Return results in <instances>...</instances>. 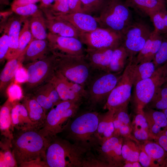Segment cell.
<instances>
[{
  "mask_svg": "<svg viewBox=\"0 0 167 167\" xmlns=\"http://www.w3.org/2000/svg\"><path fill=\"white\" fill-rule=\"evenodd\" d=\"M99 113L88 110L77 113L62 132L66 139L88 151H93L101 144L97 135Z\"/></svg>",
  "mask_w": 167,
  "mask_h": 167,
  "instance_id": "6da1fadb",
  "label": "cell"
},
{
  "mask_svg": "<svg viewBox=\"0 0 167 167\" xmlns=\"http://www.w3.org/2000/svg\"><path fill=\"white\" fill-rule=\"evenodd\" d=\"M89 151L56 135L49 138L44 161L49 167H84Z\"/></svg>",
  "mask_w": 167,
  "mask_h": 167,
  "instance_id": "7a4b0ae2",
  "label": "cell"
},
{
  "mask_svg": "<svg viewBox=\"0 0 167 167\" xmlns=\"http://www.w3.org/2000/svg\"><path fill=\"white\" fill-rule=\"evenodd\" d=\"M49 141L37 129H15L12 149L18 166L39 158L44 161Z\"/></svg>",
  "mask_w": 167,
  "mask_h": 167,
  "instance_id": "3957f363",
  "label": "cell"
},
{
  "mask_svg": "<svg viewBox=\"0 0 167 167\" xmlns=\"http://www.w3.org/2000/svg\"><path fill=\"white\" fill-rule=\"evenodd\" d=\"M107 71L96 72L86 87L87 95L84 101L90 111L103 107L121 75Z\"/></svg>",
  "mask_w": 167,
  "mask_h": 167,
  "instance_id": "277c9868",
  "label": "cell"
},
{
  "mask_svg": "<svg viewBox=\"0 0 167 167\" xmlns=\"http://www.w3.org/2000/svg\"><path fill=\"white\" fill-rule=\"evenodd\" d=\"M82 103L73 100L61 101L47 113L44 124L39 130L40 132L49 139L62 132L77 114Z\"/></svg>",
  "mask_w": 167,
  "mask_h": 167,
  "instance_id": "5b68a950",
  "label": "cell"
},
{
  "mask_svg": "<svg viewBox=\"0 0 167 167\" xmlns=\"http://www.w3.org/2000/svg\"><path fill=\"white\" fill-rule=\"evenodd\" d=\"M94 17L99 27L122 35L133 22L130 8L123 0H108L98 16Z\"/></svg>",
  "mask_w": 167,
  "mask_h": 167,
  "instance_id": "8992f818",
  "label": "cell"
},
{
  "mask_svg": "<svg viewBox=\"0 0 167 167\" xmlns=\"http://www.w3.org/2000/svg\"><path fill=\"white\" fill-rule=\"evenodd\" d=\"M54 54L56 56L55 71L69 81L86 88L96 72L91 68L86 58L85 55L74 56Z\"/></svg>",
  "mask_w": 167,
  "mask_h": 167,
  "instance_id": "52a82bcc",
  "label": "cell"
},
{
  "mask_svg": "<svg viewBox=\"0 0 167 167\" xmlns=\"http://www.w3.org/2000/svg\"><path fill=\"white\" fill-rule=\"evenodd\" d=\"M128 61L117 85L110 94L103 107L104 109L115 110L128 105L134 84L135 65L134 60Z\"/></svg>",
  "mask_w": 167,
  "mask_h": 167,
  "instance_id": "ba28073f",
  "label": "cell"
},
{
  "mask_svg": "<svg viewBox=\"0 0 167 167\" xmlns=\"http://www.w3.org/2000/svg\"><path fill=\"white\" fill-rule=\"evenodd\" d=\"M165 83L162 66L150 77L137 83L134 86V104L137 113H144V109L151 101L157 90Z\"/></svg>",
  "mask_w": 167,
  "mask_h": 167,
  "instance_id": "9c48e42d",
  "label": "cell"
},
{
  "mask_svg": "<svg viewBox=\"0 0 167 167\" xmlns=\"http://www.w3.org/2000/svg\"><path fill=\"white\" fill-rule=\"evenodd\" d=\"M55 55L51 53L41 59L26 65L27 86L28 89L36 88L49 80L55 72Z\"/></svg>",
  "mask_w": 167,
  "mask_h": 167,
  "instance_id": "30bf717a",
  "label": "cell"
},
{
  "mask_svg": "<svg viewBox=\"0 0 167 167\" xmlns=\"http://www.w3.org/2000/svg\"><path fill=\"white\" fill-rule=\"evenodd\" d=\"M152 31L143 21L133 22L123 34L122 45L128 55V61L133 60L143 47Z\"/></svg>",
  "mask_w": 167,
  "mask_h": 167,
  "instance_id": "8fae6325",
  "label": "cell"
},
{
  "mask_svg": "<svg viewBox=\"0 0 167 167\" xmlns=\"http://www.w3.org/2000/svg\"><path fill=\"white\" fill-rule=\"evenodd\" d=\"M122 36L110 29L98 27L91 32H80L79 39L87 49L116 48L122 44Z\"/></svg>",
  "mask_w": 167,
  "mask_h": 167,
  "instance_id": "7c38bea8",
  "label": "cell"
},
{
  "mask_svg": "<svg viewBox=\"0 0 167 167\" xmlns=\"http://www.w3.org/2000/svg\"><path fill=\"white\" fill-rule=\"evenodd\" d=\"M123 138L113 135L103 142L93 151L106 167H123L125 161L122 154Z\"/></svg>",
  "mask_w": 167,
  "mask_h": 167,
  "instance_id": "4fadbf2b",
  "label": "cell"
},
{
  "mask_svg": "<svg viewBox=\"0 0 167 167\" xmlns=\"http://www.w3.org/2000/svg\"><path fill=\"white\" fill-rule=\"evenodd\" d=\"M47 39L50 52L53 54L74 56L85 55V49L78 38L61 36L49 32Z\"/></svg>",
  "mask_w": 167,
  "mask_h": 167,
  "instance_id": "5bb4252c",
  "label": "cell"
},
{
  "mask_svg": "<svg viewBox=\"0 0 167 167\" xmlns=\"http://www.w3.org/2000/svg\"><path fill=\"white\" fill-rule=\"evenodd\" d=\"M32 96L42 107L46 115L53 107L62 101L50 81L36 88Z\"/></svg>",
  "mask_w": 167,
  "mask_h": 167,
  "instance_id": "9a60e30c",
  "label": "cell"
},
{
  "mask_svg": "<svg viewBox=\"0 0 167 167\" xmlns=\"http://www.w3.org/2000/svg\"><path fill=\"white\" fill-rule=\"evenodd\" d=\"M115 49H86L85 57L95 72H108L112 54Z\"/></svg>",
  "mask_w": 167,
  "mask_h": 167,
  "instance_id": "2e32d148",
  "label": "cell"
},
{
  "mask_svg": "<svg viewBox=\"0 0 167 167\" xmlns=\"http://www.w3.org/2000/svg\"><path fill=\"white\" fill-rule=\"evenodd\" d=\"M53 16L70 22L81 32H91L99 27L94 17L84 13H70Z\"/></svg>",
  "mask_w": 167,
  "mask_h": 167,
  "instance_id": "e0dca14e",
  "label": "cell"
},
{
  "mask_svg": "<svg viewBox=\"0 0 167 167\" xmlns=\"http://www.w3.org/2000/svg\"><path fill=\"white\" fill-rule=\"evenodd\" d=\"M27 17L20 16L13 17L6 25L5 32L8 35L9 48L6 59L8 60L17 57L19 40L22 23Z\"/></svg>",
  "mask_w": 167,
  "mask_h": 167,
  "instance_id": "ac0fdd59",
  "label": "cell"
},
{
  "mask_svg": "<svg viewBox=\"0 0 167 167\" xmlns=\"http://www.w3.org/2000/svg\"><path fill=\"white\" fill-rule=\"evenodd\" d=\"M161 34L154 30L146 41L143 47L134 59L136 64L153 61L162 43Z\"/></svg>",
  "mask_w": 167,
  "mask_h": 167,
  "instance_id": "d6986e66",
  "label": "cell"
},
{
  "mask_svg": "<svg viewBox=\"0 0 167 167\" xmlns=\"http://www.w3.org/2000/svg\"><path fill=\"white\" fill-rule=\"evenodd\" d=\"M46 14V27L49 32L61 36L79 39L80 32L70 22L53 15Z\"/></svg>",
  "mask_w": 167,
  "mask_h": 167,
  "instance_id": "ffe728a7",
  "label": "cell"
},
{
  "mask_svg": "<svg viewBox=\"0 0 167 167\" xmlns=\"http://www.w3.org/2000/svg\"><path fill=\"white\" fill-rule=\"evenodd\" d=\"M50 52L47 39H34L21 54L23 62H33L41 59L48 55Z\"/></svg>",
  "mask_w": 167,
  "mask_h": 167,
  "instance_id": "44dd1931",
  "label": "cell"
},
{
  "mask_svg": "<svg viewBox=\"0 0 167 167\" xmlns=\"http://www.w3.org/2000/svg\"><path fill=\"white\" fill-rule=\"evenodd\" d=\"M144 114L148 122L150 137L155 139L160 133L167 129V120L162 111L149 108L144 110Z\"/></svg>",
  "mask_w": 167,
  "mask_h": 167,
  "instance_id": "7402d4cb",
  "label": "cell"
},
{
  "mask_svg": "<svg viewBox=\"0 0 167 167\" xmlns=\"http://www.w3.org/2000/svg\"><path fill=\"white\" fill-rule=\"evenodd\" d=\"M17 101L13 103L11 113L12 125L15 129L23 130H38L35 124L30 118L24 106Z\"/></svg>",
  "mask_w": 167,
  "mask_h": 167,
  "instance_id": "603a6c76",
  "label": "cell"
},
{
  "mask_svg": "<svg viewBox=\"0 0 167 167\" xmlns=\"http://www.w3.org/2000/svg\"><path fill=\"white\" fill-rule=\"evenodd\" d=\"M49 81L53 85L62 101L73 100L83 102V100L72 90L70 81L55 71Z\"/></svg>",
  "mask_w": 167,
  "mask_h": 167,
  "instance_id": "cb8c5ba5",
  "label": "cell"
},
{
  "mask_svg": "<svg viewBox=\"0 0 167 167\" xmlns=\"http://www.w3.org/2000/svg\"><path fill=\"white\" fill-rule=\"evenodd\" d=\"M23 98L22 104L26 108L30 118L40 130L44 124L46 116L43 108L32 96Z\"/></svg>",
  "mask_w": 167,
  "mask_h": 167,
  "instance_id": "d4e9b609",
  "label": "cell"
},
{
  "mask_svg": "<svg viewBox=\"0 0 167 167\" xmlns=\"http://www.w3.org/2000/svg\"><path fill=\"white\" fill-rule=\"evenodd\" d=\"M114 112V110H108L105 113H99L97 135L100 141V144L106 139L113 135L114 131L113 116Z\"/></svg>",
  "mask_w": 167,
  "mask_h": 167,
  "instance_id": "484cf974",
  "label": "cell"
},
{
  "mask_svg": "<svg viewBox=\"0 0 167 167\" xmlns=\"http://www.w3.org/2000/svg\"><path fill=\"white\" fill-rule=\"evenodd\" d=\"M13 103L8 98L1 106L0 110V130L3 137L12 141L15 128L11 117V110Z\"/></svg>",
  "mask_w": 167,
  "mask_h": 167,
  "instance_id": "4316f807",
  "label": "cell"
},
{
  "mask_svg": "<svg viewBox=\"0 0 167 167\" xmlns=\"http://www.w3.org/2000/svg\"><path fill=\"white\" fill-rule=\"evenodd\" d=\"M125 2L129 8L149 17L152 14L166 8L165 3L157 0H125Z\"/></svg>",
  "mask_w": 167,
  "mask_h": 167,
  "instance_id": "83f0119b",
  "label": "cell"
},
{
  "mask_svg": "<svg viewBox=\"0 0 167 167\" xmlns=\"http://www.w3.org/2000/svg\"><path fill=\"white\" fill-rule=\"evenodd\" d=\"M23 62V57H19L8 60L0 75V89L2 92L15 79L16 71Z\"/></svg>",
  "mask_w": 167,
  "mask_h": 167,
  "instance_id": "f1b7e54d",
  "label": "cell"
},
{
  "mask_svg": "<svg viewBox=\"0 0 167 167\" xmlns=\"http://www.w3.org/2000/svg\"><path fill=\"white\" fill-rule=\"evenodd\" d=\"M29 21L30 29L34 39L39 40L47 39L48 34L46 18L42 11L39 9L37 12L31 16Z\"/></svg>",
  "mask_w": 167,
  "mask_h": 167,
  "instance_id": "f546056e",
  "label": "cell"
},
{
  "mask_svg": "<svg viewBox=\"0 0 167 167\" xmlns=\"http://www.w3.org/2000/svg\"><path fill=\"white\" fill-rule=\"evenodd\" d=\"M132 134L139 142H145L151 139L148 124L144 113H137L131 123Z\"/></svg>",
  "mask_w": 167,
  "mask_h": 167,
  "instance_id": "4dcf8cb0",
  "label": "cell"
},
{
  "mask_svg": "<svg viewBox=\"0 0 167 167\" xmlns=\"http://www.w3.org/2000/svg\"><path fill=\"white\" fill-rule=\"evenodd\" d=\"M128 55L126 49L122 44L115 49L113 52L108 72L120 74L125 69Z\"/></svg>",
  "mask_w": 167,
  "mask_h": 167,
  "instance_id": "1f68e13d",
  "label": "cell"
},
{
  "mask_svg": "<svg viewBox=\"0 0 167 167\" xmlns=\"http://www.w3.org/2000/svg\"><path fill=\"white\" fill-rule=\"evenodd\" d=\"M3 138L0 141V167H18L12 151L11 140Z\"/></svg>",
  "mask_w": 167,
  "mask_h": 167,
  "instance_id": "d6a6232c",
  "label": "cell"
},
{
  "mask_svg": "<svg viewBox=\"0 0 167 167\" xmlns=\"http://www.w3.org/2000/svg\"><path fill=\"white\" fill-rule=\"evenodd\" d=\"M140 144L131 139L123 138L122 154L125 161H139Z\"/></svg>",
  "mask_w": 167,
  "mask_h": 167,
  "instance_id": "836d02e7",
  "label": "cell"
},
{
  "mask_svg": "<svg viewBox=\"0 0 167 167\" xmlns=\"http://www.w3.org/2000/svg\"><path fill=\"white\" fill-rule=\"evenodd\" d=\"M140 145L146 153L161 167L167 157V152L156 142L148 140Z\"/></svg>",
  "mask_w": 167,
  "mask_h": 167,
  "instance_id": "e575fe53",
  "label": "cell"
},
{
  "mask_svg": "<svg viewBox=\"0 0 167 167\" xmlns=\"http://www.w3.org/2000/svg\"><path fill=\"white\" fill-rule=\"evenodd\" d=\"M156 69L153 61L138 64L135 63L134 72V86L139 81L151 77Z\"/></svg>",
  "mask_w": 167,
  "mask_h": 167,
  "instance_id": "d590c367",
  "label": "cell"
},
{
  "mask_svg": "<svg viewBox=\"0 0 167 167\" xmlns=\"http://www.w3.org/2000/svg\"><path fill=\"white\" fill-rule=\"evenodd\" d=\"M23 23L19 35L17 57L24 52L31 42L34 39L30 29L28 20L27 18L24 19Z\"/></svg>",
  "mask_w": 167,
  "mask_h": 167,
  "instance_id": "8d00e7d4",
  "label": "cell"
},
{
  "mask_svg": "<svg viewBox=\"0 0 167 167\" xmlns=\"http://www.w3.org/2000/svg\"><path fill=\"white\" fill-rule=\"evenodd\" d=\"M149 104L150 108L167 109V86L163 85L156 91Z\"/></svg>",
  "mask_w": 167,
  "mask_h": 167,
  "instance_id": "74e56055",
  "label": "cell"
},
{
  "mask_svg": "<svg viewBox=\"0 0 167 167\" xmlns=\"http://www.w3.org/2000/svg\"><path fill=\"white\" fill-rule=\"evenodd\" d=\"M42 10L46 14L53 15L69 13V0H56L49 8Z\"/></svg>",
  "mask_w": 167,
  "mask_h": 167,
  "instance_id": "f35d334b",
  "label": "cell"
},
{
  "mask_svg": "<svg viewBox=\"0 0 167 167\" xmlns=\"http://www.w3.org/2000/svg\"><path fill=\"white\" fill-rule=\"evenodd\" d=\"M108 0H80L84 13L99 14Z\"/></svg>",
  "mask_w": 167,
  "mask_h": 167,
  "instance_id": "ab89813d",
  "label": "cell"
},
{
  "mask_svg": "<svg viewBox=\"0 0 167 167\" xmlns=\"http://www.w3.org/2000/svg\"><path fill=\"white\" fill-rule=\"evenodd\" d=\"M11 10L20 16L27 17L32 16L39 10L35 4H29L21 6H11Z\"/></svg>",
  "mask_w": 167,
  "mask_h": 167,
  "instance_id": "60d3db41",
  "label": "cell"
},
{
  "mask_svg": "<svg viewBox=\"0 0 167 167\" xmlns=\"http://www.w3.org/2000/svg\"><path fill=\"white\" fill-rule=\"evenodd\" d=\"M167 61V38L163 39L153 62L156 68Z\"/></svg>",
  "mask_w": 167,
  "mask_h": 167,
  "instance_id": "b9f144b4",
  "label": "cell"
},
{
  "mask_svg": "<svg viewBox=\"0 0 167 167\" xmlns=\"http://www.w3.org/2000/svg\"><path fill=\"white\" fill-rule=\"evenodd\" d=\"M7 94L8 99L12 103L18 101L23 98L20 87L16 83H11L8 87Z\"/></svg>",
  "mask_w": 167,
  "mask_h": 167,
  "instance_id": "7bdbcfd3",
  "label": "cell"
},
{
  "mask_svg": "<svg viewBox=\"0 0 167 167\" xmlns=\"http://www.w3.org/2000/svg\"><path fill=\"white\" fill-rule=\"evenodd\" d=\"M162 10L152 14L149 17L154 26V30L161 34H166L165 28L162 13Z\"/></svg>",
  "mask_w": 167,
  "mask_h": 167,
  "instance_id": "ee69618b",
  "label": "cell"
},
{
  "mask_svg": "<svg viewBox=\"0 0 167 167\" xmlns=\"http://www.w3.org/2000/svg\"><path fill=\"white\" fill-rule=\"evenodd\" d=\"M140 152L139 161L142 167H160V166L149 156L145 152L142 147L140 145Z\"/></svg>",
  "mask_w": 167,
  "mask_h": 167,
  "instance_id": "f6af8a7d",
  "label": "cell"
},
{
  "mask_svg": "<svg viewBox=\"0 0 167 167\" xmlns=\"http://www.w3.org/2000/svg\"><path fill=\"white\" fill-rule=\"evenodd\" d=\"M9 48L8 37L5 32L0 38V60L2 62L6 59Z\"/></svg>",
  "mask_w": 167,
  "mask_h": 167,
  "instance_id": "bcb514c9",
  "label": "cell"
},
{
  "mask_svg": "<svg viewBox=\"0 0 167 167\" xmlns=\"http://www.w3.org/2000/svg\"><path fill=\"white\" fill-rule=\"evenodd\" d=\"M15 81L19 83L27 82V73L26 69L21 64L17 69L15 77Z\"/></svg>",
  "mask_w": 167,
  "mask_h": 167,
  "instance_id": "7dc6e473",
  "label": "cell"
},
{
  "mask_svg": "<svg viewBox=\"0 0 167 167\" xmlns=\"http://www.w3.org/2000/svg\"><path fill=\"white\" fill-rule=\"evenodd\" d=\"M20 167H49L45 162L41 158L23 163L19 165Z\"/></svg>",
  "mask_w": 167,
  "mask_h": 167,
  "instance_id": "c3c4849f",
  "label": "cell"
},
{
  "mask_svg": "<svg viewBox=\"0 0 167 167\" xmlns=\"http://www.w3.org/2000/svg\"><path fill=\"white\" fill-rule=\"evenodd\" d=\"M70 13H84L80 0H69Z\"/></svg>",
  "mask_w": 167,
  "mask_h": 167,
  "instance_id": "681fc988",
  "label": "cell"
},
{
  "mask_svg": "<svg viewBox=\"0 0 167 167\" xmlns=\"http://www.w3.org/2000/svg\"><path fill=\"white\" fill-rule=\"evenodd\" d=\"M154 140L167 152V136L163 132L159 135Z\"/></svg>",
  "mask_w": 167,
  "mask_h": 167,
  "instance_id": "f907efd6",
  "label": "cell"
},
{
  "mask_svg": "<svg viewBox=\"0 0 167 167\" xmlns=\"http://www.w3.org/2000/svg\"><path fill=\"white\" fill-rule=\"evenodd\" d=\"M41 0H14L11 6H21L29 4H35Z\"/></svg>",
  "mask_w": 167,
  "mask_h": 167,
  "instance_id": "816d5d0a",
  "label": "cell"
},
{
  "mask_svg": "<svg viewBox=\"0 0 167 167\" xmlns=\"http://www.w3.org/2000/svg\"><path fill=\"white\" fill-rule=\"evenodd\" d=\"M56 0H41L39 7L41 9H47L52 5L51 4Z\"/></svg>",
  "mask_w": 167,
  "mask_h": 167,
  "instance_id": "f5cc1de1",
  "label": "cell"
},
{
  "mask_svg": "<svg viewBox=\"0 0 167 167\" xmlns=\"http://www.w3.org/2000/svg\"><path fill=\"white\" fill-rule=\"evenodd\" d=\"M161 66L165 81L164 84L167 86V61Z\"/></svg>",
  "mask_w": 167,
  "mask_h": 167,
  "instance_id": "db71d44e",
  "label": "cell"
},
{
  "mask_svg": "<svg viewBox=\"0 0 167 167\" xmlns=\"http://www.w3.org/2000/svg\"><path fill=\"white\" fill-rule=\"evenodd\" d=\"M162 13L165 28L166 35H167V11L166 8L162 10Z\"/></svg>",
  "mask_w": 167,
  "mask_h": 167,
  "instance_id": "11a10c76",
  "label": "cell"
},
{
  "mask_svg": "<svg viewBox=\"0 0 167 167\" xmlns=\"http://www.w3.org/2000/svg\"><path fill=\"white\" fill-rule=\"evenodd\" d=\"M161 167H167V157L164 161Z\"/></svg>",
  "mask_w": 167,
  "mask_h": 167,
  "instance_id": "9f6ffc18",
  "label": "cell"
},
{
  "mask_svg": "<svg viewBox=\"0 0 167 167\" xmlns=\"http://www.w3.org/2000/svg\"><path fill=\"white\" fill-rule=\"evenodd\" d=\"M163 112L164 113L167 120V109L162 110Z\"/></svg>",
  "mask_w": 167,
  "mask_h": 167,
  "instance_id": "6f0895ef",
  "label": "cell"
},
{
  "mask_svg": "<svg viewBox=\"0 0 167 167\" xmlns=\"http://www.w3.org/2000/svg\"><path fill=\"white\" fill-rule=\"evenodd\" d=\"M164 134L167 136V129L164 130L163 131Z\"/></svg>",
  "mask_w": 167,
  "mask_h": 167,
  "instance_id": "680465c9",
  "label": "cell"
},
{
  "mask_svg": "<svg viewBox=\"0 0 167 167\" xmlns=\"http://www.w3.org/2000/svg\"><path fill=\"white\" fill-rule=\"evenodd\" d=\"M157 0L165 4V0Z\"/></svg>",
  "mask_w": 167,
  "mask_h": 167,
  "instance_id": "91938a15",
  "label": "cell"
},
{
  "mask_svg": "<svg viewBox=\"0 0 167 167\" xmlns=\"http://www.w3.org/2000/svg\"></svg>",
  "mask_w": 167,
  "mask_h": 167,
  "instance_id": "94428289",
  "label": "cell"
}]
</instances>
